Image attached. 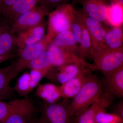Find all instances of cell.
I'll return each instance as SVG.
<instances>
[{
	"label": "cell",
	"mask_w": 123,
	"mask_h": 123,
	"mask_svg": "<svg viewBox=\"0 0 123 123\" xmlns=\"http://www.w3.org/2000/svg\"><path fill=\"white\" fill-rule=\"evenodd\" d=\"M9 59V58L7 57H5V56H0V63L6 60Z\"/></svg>",
	"instance_id": "cell-33"
},
{
	"label": "cell",
	"mask_w": 123,
	"mask_h": 123,
	"mask_svg": "<svg viewBox=\"0 0 123 123\" xmlns=\"http://www.w3.org/2000/svg\"><path fill=\"white\" fill-rule=\"evenodd\" d=\"M44 0H16L7 13L1 16L11 24L14 18L19 14L33 8Z\"/></svg>",
	"instance_id": "cell-17"
},
{
	"label": "cell",
	"mask_w": 123,
	"mask_h": 123,
	"mask_svg": "<svg viewBox=\"0 0 123 123\" xmlns=\"http://www.w3.org/2000/svg\"><path fill=\"white\" fill-rule=\"evenodd\" d=\"M47 23L44 20L35 26L17 35V47L18 49L41 41L45 36Z\"/></svg>",
	"instance_id": "cell-13"
},
{
	"label": "cell",
	"mask_w": 123,
	"mask_h": 123,
	"mask_svg": "<svg viewBox=\"0 0 123 123\" xmlns=\"http://www.w3.org/2000/svg\"><path fill=\"white\" fill-rule=\"evenodd\" d=\"M115 95L110 90H104L100 97L88 109L72 118V123H96L95 116L100 111H106L114 101Z\"/></svg>",
	"instance_id": "cell-9"
},
{
	"label": "cell",
	"mask_w": 123,
	"mask_h": 123,
	"mask_svg": "<svg viewBox=\"0 0 123 123\" xmlns=\"http://www.w3.org/2000/svg\"><path fill=\"white\" fill-rule=\"evenodd\" d=\"M9 22L0 17V56L9 59L13 56V51L17 47V35L11 30Z\"/></svg>",
	"instance_id": "cell-12"
},
{
	"label": "cell",
	"mask_w": 123,
	"mask_h": 123,
	"mask_svg": "<svg viewBox=\"0 0 123 123\" xmlns=\"http://www.w3.org/2000/svg\"><path fill=\"white\" fill-rule=\"evenodd\" d=\"M11 105L10 102L0 101V123H2L9 114Z\"/></svg>",
	"instance_id": "cell-27"
},
{
	"label": "cell",
	"mask_w": 123,
	"mask_h": 123,
	"mask_svg": "<svg viewBox=\"0 0 123 123\" xmlns=\"http://www.w3.org/2000/svg\"><path fill=\"white\" fill-rule=\"evenodd\" d=\"M110 4H120L123 5V0H107Z\"/></svg>",
	"instance_id": "cell-31"
},
{
	"label": "cell",
	"mask_w": 123,
	"mask_h": 123,
	"mask_svg": "<svg viewBox=\"0 0 123 123\" xmlns=\"http://www.w3.org/2000/svg\"><path fill=\"white\" fill-rule=\"evenodd\" d=\"M10 102V112L2 123H30L34 118L36 109L33 101L29 98Z\"/></svg>",
	"instance_id": "cell-7"
},
{
	"label": "cell",
	"mask_w": 123,
	"mask_h": 123,
	"mask_svg": "<svg viewBox=\"0 0 123 123\" xmlns=\"http://www.w3.org/2000/svg\"><path fill=\"white\" fill-rule=\"evenodd\" d=\"M51 43L63 50L78 55V43L71 31L57 34L53 37Z\"/></svg>",
	"instance_id": "cell-15"
},
{
	"label": "cell",
	"mask_w": 123,
	"mask_h": 123,
	"mask_svg": "<svg viewBox=\"0 0 123 123\" xmlns=\"http://www.w3.org/2000/svg\"><path fill=\"white\" fill-rule=\"evenodd\" d=\"M16 0H2V13L0 16H4Z\"/></svg>",
	"instance_id": "cell-29"
},
{
	"label": "cell",
	"mask_w": 123,
	"mask_h": 123,
	"mask_svg": "<svg viewBox=\"0 0 123 123\" xmlns=\"http://www.w3.org/2000/svg\"><path fill=\"white\" fill-rule=\"evenodd\" d=\"M47 50L52 52L54 56L55 60L53 67L61 66L80 58L78 55L63 50L51 43L49 46Z\"/></svg>",
	"instance_id": "cell-22"
},
{
	"label": "cell",
	"mask_w": 123,
	"mask_h": 123,
	"mask_svg": "<svg viewBox=\"0 0 123 123\" xmlns=\"http://www.w3.org/2000/svg\"><path fill=\"white\" fill-rule=\"evenodd\" d=\"M97 70L94 64L87 63L85 60L80 58L61 66L53 67L48 74H50L52 78L62 85L86 71Z\"/></svg>",
	"instance_id": "cell-6"
},
{
	"label": "cell",
	"mask_w": 123,
	"mask_h": 123,
	"mask_svg": "<svg viewBox=\"0 0 123 123\" xmlns=\"http://www.w3.org/2000/svg\"><path fill=\"white\" fill-rule=\"evenodd\" d=\"M73 0H44L42 5H44L49 8H56L60 5L63 4H69Z\"/></svg>",
	"instance_id": "cell-28"
},
{
	"label": "cell",
	"mask_w": 123,
	"mask_h": 123,
	"mask_svg": "<svg viewBox=\"0 0 123 123\" xmlns=\"http://www.w3.org/2000/svg\"><path fill=\"white\" fill-rule=\"evenodd\" d=\"M93 71H86L70 79L60 87L62 97L65 98H73L78 93Z\"/></svg>",
	"instance_id": "cell-14"
},
{
	"label": "cell",
	"mask_w": 123,
	"mask_h": 123,
	"mask_svg": "<svg viewBox=\"0 0 123 123\" xmlns=\"http://www.w3.org/2000/svg\"><path fill=\"white\" fill-rule=\"evenodd\" d=\"M13 64L5 68H0V101H4L11 95L13 89L10 87L11 71Z\"/></svg>",
	"instance_id": "cell-21"
},
{
	"label": "cell",
	"mask_w": 123,
	"mask_h": 123,
	"mask_svg": "<svg viewBox=\"0 0 123 123\" xmlns=\"http://www.w3.org/2000/svg\"><path fill=\"white\" fill-rule=\"evenodd\" d=\"M96 123H123V120L114 113H108L106 111H100L95 116Z\"/></svg>",
	"instance_id": "cell-25"
},
{
	"label": "cell",
	"mask_w": 123,
	"mask_h": 123,
	"mask_svg": "<svg viewBox=\"0 0 123 123\" xmlns=\"http://www.w3.org/2000/svg\"><path fill=\"white\" fill-rule=\"evenodd\" d=\"M72 1L81 5L82 11L90 17L107 24V13L110 5L107 0H73Z\"/></svg>",
	"instance_id": "cell-11"
},
{
	"label": "cell",
	"mask_w": 123,
	"mask_h": 123,
	"mask_svg": "<svg viewBox=\"0 0 123 123\" xmlns=\"http://www.w3.org/2000/svg\"><path fill=\"white\" fill-rule=\"evenodd\" d=\"M93 59L97 69L107 78L123 66V47L114 50L101 49L96 52Z\"/></svg>",
	"instance_id": "cell-4"
},
{
	"label": "cell",
	"mask_w": 123,
	"mask_h": 123,
	"mask_svg": "<svg viewBox=\"0 0 123 123\" xmlns=\"http://www.w3.org/2000/svg\"><path fill=\"white\" fill-rule=\"evenodd\" d=\"M80 18L82 29L80 41L78 45V56L84 60L90 57L93 59L95 53L92 47L90 36L81 17Z\"/></svg>",
	"instance_id": "cell-19"
},
{
	"label": "cell",
	"mask_w": 123,
	"mask_h": 123,
	"mask_svg": "<svg viewBox=\"0 0 123 123\" xmlns=\"http://www.w3.org/2000/svg\"><path fill=\"white\" fill-rule=\"evenodd\" d=\"M123 5L110 4L107 13V24L112 27L123 25Z\"/></svg>",
	"instance_id": "cell-23"
},
{
	"label": "cell",
	"mask_w": 123,
	"mask_h": 123,
	"mask_svg": "<svg viewBox=\"0 0 123 123\" xmlns=\"http://www.w3.org/2000/svg\"><path fill=\"white\" fill-rule=\"evenodd\" d=\"M75 10L70 4L60 5L48 14L47 33L52 37L59 33L70 30Z\"/></svg>",
	"instance_id": "cell-3"
},
{
	"label": "cell",
	"mask_w": 123,
	"mask_h": 123,
	"mask_svg": "<svg viewBox=\"0 0 123 123\" xmlns=\"http://www.w3.org/2000/svg\"><path fill=\"white\" fill-rule=\"evenodd\" d=\"M30 123H43L40 118H35L33 119Z\"/></svg>",
	"instance_id": "cell-32"
},
{
	"label": "cell",
	"mask_w": 123,
	"mask_h": 123,
	"mask_svg": "<svg viewBox=\"0 0 123 123\" xmlns=\"http://www.w3.org/2000/svg\"><path fill=\"white\" fill-rule=\"evenodd\" d=\"M69 102L65 98L59 102L45 103L40 108V118L43 123H72L68 110Z\"/></svg>",
	"instance_id": "cell-8"
},
{
	"label": "cell",
	"mask_w": 123,
	"mask_h": 123,
	"mask_svg": "<svg viewBox=\"0 0 123 123\" xmlns=\"http://www.w3.org/2000/svg\"><path fill=\"white\" fill-rule=\"evenodd\" d=\"M78 11L89 33L92 47L95 54L103 46L107 27L104 26L102 23L86 15L81 9Z\"/></svg>",
	"instance_id": "cell-10"
},
{
	"label": "cell",
	"mask_w": 123,
	"mask_h": 123,
	"mask_svg": "<svg viewBox=\"0 0 123 123\" xmlns=\"http://www.w3.org/2000/svg\"><path fill=\"white\" fill-rule=\"evenodd\" d=\"M2 0H0V15L2 13Z\"/></svg>",
	"instance_id": "cell-34"
},
{
	"label": "cell",
	"mask_w": 123,
	"mask_h": 123,
	"mask_svg": "<svg viewBox=\"0 0 123 123\" xmlns=\"http://www.w3.org/2000/svg\"><path fill=\"white\" fill-rule=\"evenodd\" d=\"M106 88L115 96L123 97V66L106 78Z\"/></svg>",
	"instance_id": "cell-20"
},
{
	"label": "cell",
	"mask_w": 123,
	"mask_h": 123,
	"mask_svg": "<svg viewBox=\"0 0 123 123\" xmlns=\"http://www.w3.org/2000/svg\"></svg>",
	"instance_id": "cell-35"
},
{
	"label": "cell",
	"mask_w": 123,
	"mask_h": 123,
	"mask_svg": "<svg viewBox=\"0 0 123 123\" xmlns=\"http://www.w3.org/2000/svg\"><path fill=\"white\" fill-rule=\"evenodd\" d=\"M43 97L47 101L46 103L52 104L57 102L62 97L60 87L52 84H47L43 87Z\"/></svg>",
	"instance_id": "cell-24"
},
{
	"label": "cell",
	"mask_w": 123,
	"mask_h": 123,
	"mask_svg": "<svg viewBox=\"0 0 123 123\" xmlns=\"http://www.w3.org/2000/svg\"><path fill=\"white\" fill-rule=\"evenodd\" d=\"M104 88L99 79L91 74L72 101L69 102L68 110L71 118L88 109L100 97Z\"/></svg>",
	"instance_id": "cell-1"
},
{
	"label": "cell",
	"mask_w": 123,
	"mask_h": 123,
	"mask_svg": "<svg viewBox=\"0 0 123 123\" xmlns=\"http://www.w3.org/2000/svg\"><path fill=\"white\" fill-rule=\"evenodd\" d=\"M53 37L47 34L41 41L18 49V58L13 63L11 71L12 79L26 68L28 64L44 51L47 50L52 42Z\"/></svg>",
	"instance_id": "cell-2"
},
{
	"label": "cell",
	"mask_w": 123,
	"mask_h": 123,
	"mask_svg": "<svg viewBox=\"0 0 123 123\" xmlns=\"http://www.w3.org/2000/svg\"><path fill=\"white\" fill-rule=\"evenodd\" d=\"M82 29L81 20L78 10H75L71 22V29L73 34L79 44L81 37Z\"/></svg>",
	"instance_id": "cell-26"
},
{
	"label": "cell",
	"mask_w": 123,
	"mask_h": 123,
	"mask_svg": "<svg viewBox=\"0 0 123 123\" xmlns=\"http://www.w3.org/2000/svg\"><path fill=\"white\" fill-rule=\"evenodd\" d=\"M123 25L110 29L107 27L103 46L100 49H118L123 47Z\"/></svg>",
	"instance_id": "cell-18"
},
{
	"label": "cell",
	"mask_w": 123,
	"mask_h": 123,
	"mask_svg": "<svg viewBox=\"0 0 123 123\" xmlns=\"http://www.w3.org/2000/svg\"><path fill=\"white\" fill-rule=\"evenodd\" d=\"M50 9L43 5L36 6L29 11L19 14L10 24L11 30L16 35L40 23L49 13Z\"/></svg>",
	"instance_id": "cell-5"
},
{
	"label": "cell",
	"mask_w": 123,
	"mask_h": 123,
	"mask_svg": "<svg viewBox=\"0 0 123 123\" xmlns=\"http://www.w3.org/2000/svg\"><path fill=\"white\" fill-rule=\"evenodd\" d=\"M54 60L53 54L50 51L46 50L31 62L26 68L39 72L42 75H47L53 68Z\"/></svg>",
	"instance_id": "cell-16"
},
{
	"label": "cell",
	"mask_w": 123,
	"mask_h": 123,
	"mask_svg": "<svg viewBox=\"0 0 123 123\" xmlns=\"http://www.w3.org/2000/svg\"><path fill=\"white\" fill-rule=\"evenodd\" d=\"M114 114L117 115L123 120V101L120 102L115 110Z\"/></svg>",
	"instance_id": "cell-30"
}]
</instances>
